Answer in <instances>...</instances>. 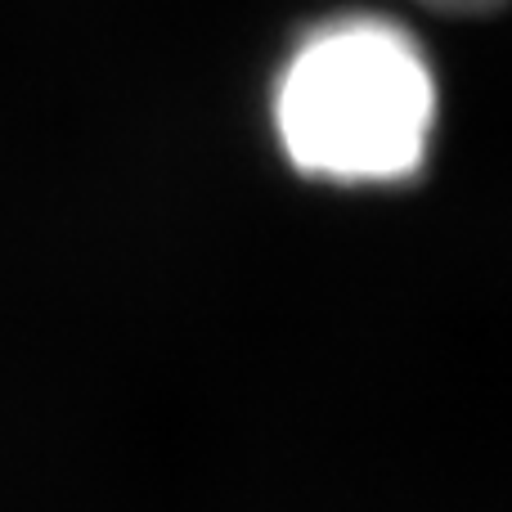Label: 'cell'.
Returning a JSON list of instances; mask_svg holds the SVG:
<instances>
[{"instance_id":"6da1fadb","label":"cell","mask_w":512,"mask_h":512,"mask_svg":"<svg viewBox=\"0 0 512 512\" xmlns=\"http://www.w3.org/2000/svg\"><path fill=\"white\" fill-rule=\"evenodd\" d=\"M432 126V63L405 27L373 14L315 27L274 81V135L310 180H409L427 158Z\"/></svg>"},{"instance_id":"7a4b0ae2","label":"cell","mask_w":512,"mask_h":512,"mask_svg":"<svg viewBox=\"0 0 512 512\" xmlns=\"http://www.w3.org/2000/svg\"><path fill=\"white\" fill-rule=\"evenodd\" d=\"M427 5H445V9H481V5H495V0H427Z\"/></svg>"}]
</instances>
